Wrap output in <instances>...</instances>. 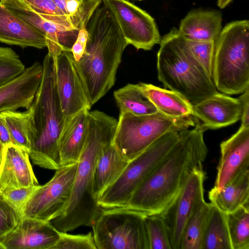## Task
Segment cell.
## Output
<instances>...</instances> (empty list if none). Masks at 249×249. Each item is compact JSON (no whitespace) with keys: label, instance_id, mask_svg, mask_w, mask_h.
I'll return each instance as SVG.
<instances>
[{"label":"cell","instance_id":"cell-1","mask_svg":"<svg viewBox=\"0 0 249 249\" xmlns=\"http://www.w3.org/2000/svg\"><path fill=\"white\" fill-rule=\"evenodd\" d=\"M205 129L198 122L179 132L178 141L123 207L146 215H160L174 200L189 174L202 167L208 149Z\"/></svg>","mask_w":249,"mask_h":249},{"label":"cell","instance_id":"cell-2","mask_svg":"<svg viewBox=\"0 0 249 249\" xmlns=\"http://www.w3.org/2000/svg\"><path fill=\"white\" fill-rule=\"evenodd\" d=\"M86 28V49L75 65L92 106L114 86L128 44L112 13L103 4L95 11Z\"/></svg>","mask_w":249,"mask_h":249},{"label":"cell","instance_id":"cell-3","mask_svg":"<svg viewBox=\"0 0 249 249\" xmlns=\"http://www.w3.org/2000/svg\"><path fill=\"white\" fill-rule=\"evenodd\" d=\"M118 121L105 113L89 111L86 142L77 162L71 196L63 213L50 222L58 231L91 227L102 209L93 192V175L102 147L112 142Z\"/></svg>","mask_w":249,"mask_h":249},{"label":"cell","instance_id":"cell-4","mask_svg":"<svg viewBox=\"0 0 249 249\" xmlns=\"http://www.w3.org/2000/svg\"><path fill=\"white\" fill-rule=\"evenodd\" d=\"M159 44L158 78L165 89L179 93L193 106L217 92L212 77L178 29H171Z\"/></svg>","mask_w":249,"mask_h":249},{"label":"cell","instance_id":"cell-5","mask_svg":"<svg viewBox=\"0 0 249 249\" xmlns=\"http://www.w3.org/2000/svg\"><path fill=\"white\" fill-rule=\"evenodd\" d=\"M42 66L41 81L31 105L37 134L29 155L35 164L56 170L62 166L58 141L66 119L56 90L54 61L48 53Z\"/></svg>","mask_w":249,"mask_h":249},{"label":"cell","instance_id":"cell-6","mask_svg":"<svg viewBox=\"0 0 249 249\" xmlns=\"http://www.w3.org/2000/svg\"><path fill=\"white\" fill-rule=\"evenodd\" d=\"M249 21L228 23L215 41L212 79L219 91L241 94L249 88Z\"/></svg>","mask_w":249,"mask_h":249},{"label":"cell","instance_id":"cell-7","mask_svg":"<svg viewBox=\"0 0 249 249\" xmlns=\"http://www.w3.org/2000/svg\"><path fill=\"white\" fill-rule=\"evenodd\" d=\"M198 122L193 116L172 118L158 111L144 115L120 113L112 143L129 161L165 133L188 129Z\"/></svg>","mask_w":249,"mask_h":249},{"label":"cell","instance_id":"cell-8","mask_svg":"<svg viewBox=\"0 0 249 249\" xmlns=\"http://www.w3.org/2000/svg\"><path fill=\"white\" fill-rule=\"evenodd\" d=\"M180 131L165 133L129 161L117 179L100 196L99 206L103 209L124 207L139 186L178 141Z\"/></svg>","mask_w":249,"mask_h":249},{"label":"cell","instance_id":"cell-9","mask_svg":"<svg viewBox=\"0 0 249 249\" xmlns=\"http://www.w3.org/2000/svg\"><path fill=\"white\" fill-rule=\"evenodd\" d=\"M145 215L125 207L102 209L91 226L97 249H149Z\"/></svg>","mask_w":249,"mask_h":249},{"label":"cell","instance_id":"cell-10","mask_svg":"<svg viewBox=\"0 0 249 249\" xmlns=\"http://www.w3.org/2000/svg\"><path fill=\"white\" fill-rule=\"evenodd\" d=\"M77 162L62 166L46 184L39 185L26 202L23 216L51 222L64 212L69 201Z\"/></svg>","mask_w":249,"mask_h":249},{"label":"cell","instance_id":"cell-11","mask_svg":"<svg viewBox=\"0 0 249 249\" xmlns=\"http://www.w3.org/2000/svg\"><path fill=\"white\" fill-rule=\"evenodd\" d=\"M202 167L189 174L177 196L160 214L165 224L172 249H180L185 226L194 211L205 201Z\"/></svg>","mask_w":249,"mask_h":249},{"label":"cell","instance_id":"cell-12","mask_svg":"<svg viewBox=\"0 0 249 249\" xmlns=\"http://www.w3.org/2000/svg\"><path fill=\"white\" fill-rule=\"evenodd\" d=\"M112 13L126 42L137 50H150L161 37L154 19L127 0H102Z\"/></svg>","mask_w":249,"mask_h":249},{"label":"cell","instance_id":"cell-13","mask_svg":"<svg viewBox=\"0 0 249 249\" xmlns=\"http://www.w3.org/2000/svg\"><path fill=\"white\" fill-rule=\"evenodd\" d=\"M54 63L56 88L65 119L83 109L89 110L91 106L71 52L62 51Z\"/></svg>","mask_w":249,"mask_h":249},{"label":"cell","instance_id":"cell-14","mask_svg":"<svg viewBox=\"0 0 249 249\" xmlns=\"http://www.w3.org/2000/svg\"><path fill=\"white\" fill-rule=\"evenodd\" d=\"M0 3L42 34L48 53L55 61L62 51L71 52L78 30H66L43 18L25 0H0Z\"/></svg>","mask_w":249,"mask_h":249},{"label":"cell","instance_id":"cell-15","mask_svg":"<svg viewBox=\"0 0 249 249\" xmlns=\"http://www.w3.org/2000/svg\"><path fill=\"white\" fill-rule=\"evenodd\" d=\"M59 238L50 222L22 216L0 244L2 249H53Z\"/></svg>","mask_w":249,"mask_h":249},{"label":"cell","instance_id":"cell-16","mask_svg":"<svg viewBox=\"0 0 249 249\" xmlns=\"http://www.w3.org/2000/svg\"><path fill=\"white\" fill-rule=\"evenodd\" d=\"M221 156L213 190L221 189L244 170L249 169V127L240 126L220 145Z\"/></svg>","mask_w":249,"mask_h":249},{"label":"cell","instance_id":"cell-17","mask_svg":"<svg viewBox=\"0 0 249 249\" xmlns=\"http://www.w3.org/2000/svg\"><path fill=\"white\" fill-rule=\"evenodd\" d=\"M43 66L36 61L18 76L0 86V113L31 106L41 81Z\"/></svg>","mask_w":249,"mask_h":249},{"label":"cell","instance_id":"cell-18","mask_svg":"<svg viewBox=\"0 0 249 249\" xmlns=\"http://www.w3.org/2000/svg\"><path fill=\"white\" fill-rule=\"evenodd\" d=\"M193 116L207 129H216L241 119L242 105L238 98L217 92L193 106Z\"/></svg>","mask_w":249,"mask_h":249},{"label":"cell","instance_id":"cell-19","mask_svg":"<svg viewBox=\"0 0 249 249\" xmlns=\"http://www.w3.org/2000/svg\"><path fill=\"white\" fill-rule=\"evenodd\" d=\"M38 185L28 152L10 143L4 146L0 167V193L7 189Z\"/></svg>","mask_w":249,"mask_h":249},{"label":"cell","instance_id":"cell-20","mask_svg":"<svg viewBox=\"0 0 249 249\" xmlns=\"http://www.w3.org/2000/svg\"><path fill=\"white\" fill-rule=\"evenodd\" d=\"M0 42L22 48L46 47L45 36L0 2Z\"/></svg>","mask_w":249,"mask_h":249},{"label":"cell","instance_id":"cell-21","mask_svg":"<svg viewBox=\"0 0 249 249\" xmlns=\"http://www.w3.org/2000/svg\"><path fill=\"white\" fill-rule=\"evenodd\" d=\"M89 111L83 109L66 119L58 141L61 166L78 162L87 138Z\"/></svg>","mask_w":249,"mask_h":249},{"label":"cell","instance_id":"cell-22","mask_svg":"<svg viewBox=\"0 0 249 249\" xmlns=\"http://www.w3.org/2000/svg\"><path fill=\"white\" fill-rule=\"evenodd\" d=\"M222 16L216 10H196L181 20L178 32L188 40L215 41L222 30Z\"/></svg>","mask_w":249,"mask_h":249},{"label":"cell","instance_id":"cell-23","mask_svg":"<svg viewBox=\"0 0 249 249\" xmlns=\"http://www.w3.org/2000/svg\"><path fill=\"white\" fill-rule=\"evenodd\" d=\"M128 162L118 152L112 142L102 147L93 175V192L97 201L104 191L117 179Z\"/></svg>","mask_w":249,"mask_h":249},{"label":"cell","instance_id":"cell-24","mask_svg":"<svg viewBox=\"0 0 249 249\" xmlns=\"http://www.w3.org/2000/svg\"><path fill=\"white\" fill-rule=\"evenodd\" d=\"M210 203L225 213L249 203V169L240 173L221 189L208 192Z\"/></svg>","mask_w":249,"mask_h":249},{"label":"cell","instance_id":"cell-25","mask_svg":"<svg viewBox=\"0 0 249 249\" xmlns=\"http://www.w3.org/2000/svg\"><path fill=\"white\" fill-rule=\"evenodd\" d=\"M140 85L158 112L172 118L193 116V105L179 93L151 84Z\"/></svg>","mask_w":249,"mask_h":249},{"label":"cell","instance_id":"cell-26","mask_svg":"<svg viewBox=\"0 0 249 249\" xmlns=\"http://www.w3.org/2000/svg\"><path fill=\"white\" fill-rule=\"evenodd\" d=\"M1 113L15 144L29 153L37 134L33 107L22 112L10 110Z\"/></svg>","mask_w":249,"mask_h":249},{"label":"cell","instance_id":"cell-27","mask_svg":"<svg viewBox=\"0 0 249 249\" xmlns=\"http://www.w3.org/2000/svg\"><path fill=\"white\" fill-rule=\"evenodd\" d=\"M114 97L120 113L144 115L158 112L140 84H127L115 90Z\"/></svg>","mask_w":249,"mask_h":249},{"label":"cell","instance_id":"cell-28","mask_svg":"<svg viewBox=\"0 0 249 249\" xmlns=\"http://www.w3.org/2000/svg\"><path fill=\"white\" fill-rule=\"evenodd\" d=\"M202 249H232L226 213L211 203L203 237Z\"/></svg>","mask_w":249,"mask_h":249},{"label":"cell","instance_id":"cell-29","mask_svg":"<svg viewBox=\"0 0 249 249\" xmlns=\"http://www.w3.org/2000/svg\"><path fill=\"white\" fill-rule=\"evenodd\" d=\"M210 208L211 203L205 201L194 211L184 228L180 249H202Z\"/></svg>","mask_w":249,"mask_h":249},{"label":"cell","instance_id":"cell-30","mask_svg":"<svg viewBox=\"0 0 249 249\" xmlns=\"http://www.w3.org/2000/svg\"><path fill=\"white\" fill-rule=\"evenodd\" d=\"M232 249H249V203L226 213Z\"/></svg>","mask_w":249,"mask_h":249},{"label":"cell","instance_id":"cell-31","mask_svg":"<svg viewBox=\"0 0 249 249\" xmlns=\"http://www.w3.org/2000/svg\"><path fill=\"white\" fill-rule=\"evenodd\" d=\"M149 249H172L168 231L160 215H146Z\"/></svg>","mask_w":249,"mask_h":249},{"label":"cell","instance_id":"cell-32","mask_svg":"<svg viewBox=\"0 0 249 249\" xmlns=\"http://www.w3.org/2000/svg\"><path fill=\"white\" fill-rule=\"evenodd\" d=\"M43 18L66 30H75L70 19L57 7L53 0H25Z\"/></svg>","mask_w":249,"mask_h":249},{"label":"cell","instance_id":"cell-33","mask_svg":"<svg viewBox=\"0 0 249 249\" xmlns=\"http://www.w3.org/2000/svg\"><path fill=\"white\" fill-rule=\"evenodd\" d=\"M25 69L24 65L13 50L0 47V86L20 75Z\"/></svg>","mask_w":249,"mask_h":249},{"label":"cell","instance_id":"cell-34","mask_svg":"<svg viewBox=\"0 0 249 249\" xmlns=\"http://www.w3.org/2000/svg\"><path fill=\"white\" fill-rule=\"evenodd\" d=\"M53 249H97L93 234H71L60 231L59 239Z\"/></svg>","mask_w":249,"mask_h":249},{"label":"cell","instance_id":"cell-35","mask_svg":"<svg viewBox=\"0 0 249 249\" xmlns=\"http://www.w3.org/2000/svg\"><path fill=\"white\" fill-rule=\"evenodd\" d=\"M186 41L194 56L212 78L215 41Z\"/></svg>","mask_w":249,"mask_h":249},{"label":"cell","instance_id":"cell-36","mask_svg":"<svg viewBox=\"0 0 249 249\" xmlns=\"http://www.w3.org/2000/svg\"><path fill=\"white\" fill-rule=\"evenodd\" d=\"M39 185L7 189L0 193V197L23 216V211L26 202Z\"/></svg>","mask_w":249,"mask_h":249},{"label":"cell","instance_id":"cell-37","mask_svg":"<svg viewBox=\"0 0 249 249\" xmlns=\"http://www.w3.org/2000/svg\"><path fill=\"white\" fill-rule=\"evenodd\" d=\"M22 217L0 197V240L16 226Z\"/></svg>","mask_w":249,"mask_h":249},{"label":"cell","instance_id":"cell-38","mask_svg":"<svg viewBox=\"0 0 249 249\" xmlns=\"http://www.w3.org/2000/svg\"><path fill=\"white\" fill-rule=\"evenodd\" d=\"M88 37V32L87 28H83L79 30L77 37L71 50L75 62H77L82 57L86 49Z\"/></svg>","mask_w":249,"mask_h":249},{"label":"cell","instance_id":"cell-39","mask_svg":"<svg viewBox=\"0 0 249 249\" xmlns=\"http://www.w3.org/2000/svg\"><path fill=\"white\" fill-rule=\"evenodd\" d=\"M242 105L241 125L242 127H249V88L244 91L239 97Z\"/></svg>","mask_w":249,"mask_h":249},{"label":"cell","instance_id":"cell-40","mask_svg":"<svg viewBox=\"0 0 249 249\" xmlns=\"http://www.w3.org/2000/svg\"><path fill=\"white\" fill-rule=\"evenodd\" d=\"M53 1L59 9L68 18V14L74 11L79 4V0H53Z\"/></svg>","mask_w":249,"mask_h":249},{"label":"cell","instance_id":"cell-41","mask_svg":"<svg viewBox=\"0 0 249 249\" xmlns=\"http://www.w3.org/2000/svg\"><path fill=\"white\" fill-rule=\"evenodd\" d=\"M0 141L4 146L10 143L16 144L1 113H0Z\"/></svg>","mask_w":249,"mask_h":249},{"label":"cell","instance_id":"cell-42","mask_svg":"<svg viewBox=\"0 0 249 249\" xmlns=\"http://www.w3.org/2000/svg\"><path fill=\"white\" fill-rule=\"evenodd\" d=\"M233 0H217V5L221 9L227 7Z\"/></svg>","mask_w":249,"mask_h":249},{"label":"cell","instance_id":"cell-43","mask_svg":"<svg viewBox=\"0 0 249 249\" xmlns=\"http://www.w3.org/2000/svg\"><path fill=\"white\" fill-rule=\"evenodd\" d=\"M3 149H4V145L2 143V142L0 141V167L1 165L2 160Z\"/></svg>","mask_w":249,"mask_h":249},{"label":"cell","instance_id":"cell-44","mask_svg":"<svg viewBox=\"0 0 249 249\" xmlns=\"http://www.w3.org/2000/svg\"><path fill=\"white\" fill-rule=\"evenodd\" d=\"M0 249H2V247H1V245H0Z\"/></svg>","mask_w":249,"mask_h":249},{"label":"cell","instance_id":"cell-45","mask_svg":"<svg viewBox=\"0 0 249 249\" xmlns=\"http://www.w3.org/2000/svg\"></svg>","mask_w":249,"mask_h":249}]
</instances>
